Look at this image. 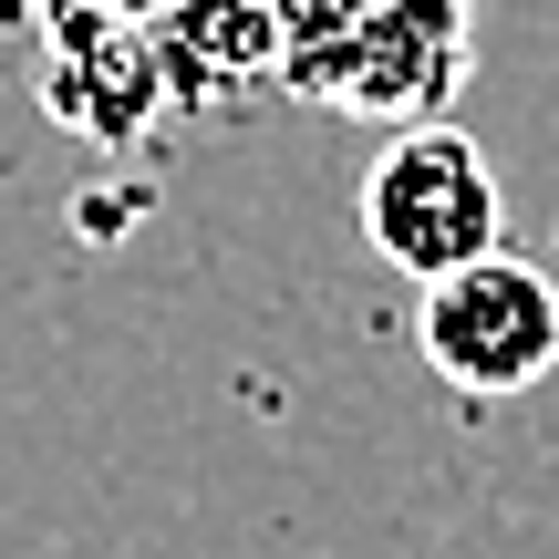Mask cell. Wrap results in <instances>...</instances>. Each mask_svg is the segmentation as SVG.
<instances>
[{
    "mask_svg": "<svg viewBox=\"0 0 559 559\" xmlns=\"http://www.w3.org/2000/svg\"><path fill=\"white\" fill-rule=\"evenodd\" d=\"M362 249L404 280H445L508 249V187L456 115L394 124V145L362 166Z\"/></svg>",
    "mask_w": 559,
    "mask_h": 559,
    "instance_id": "1",
    "label": "cell"
},
{
    "mask_svg": "<svg viewBox=\"0 0 559 559\" xmlns=\"http://www.w3.org/2000/svg\"><path fill=\"white\" fill-rule=\"evenodd\" d=\"M415 353L466 404L528 394V383L559 373V280L519 249H487L445 280H415Z\"/></svg>",
    "mask_w": 559,
    "mask_h": 559,
    "instance_id": "2",
    "label": "cell"
},
{
    "mask_svg": "<svg viewBox=\"0 0 559 559\" xmlns=\"http://www.w3.org/2000/svg\"><path fill=\"white\" fill-rule=\"evenodd\" d=\"M41 104H52V124H73L104 156H135L177 115L145 21H41Z\"/></svg>",
    "mask_w": 559,
    "mask_h": 559,
    "instance_id": "3",
    "label": "cell"
},
{
    "mask_svg": "<svg viewBox=\"0 0 559 559\" xmlns=\"http://www.w3.org/2000/svg\"><path fill=\"white\" fill-rule=\"evenodd\" d=\"M466 62H477L466 0H394V11L321 73L311 104H342V115H362V124H425V115L456 104Z\"/></svg>",
    "mask_w": 559,
    "mask_h": 559,
    "instance_id": "4",
    "label": "cell"
},
{
    "mask_svg": "<svg viewBox=\"0 0 559 559\" xmlns=\"http://www.w3.org/2000/svg\"><path fill=\"white\" fill-rule=\"evenodd\" d=\"M145 32H156V73L177 115H239L260 94H290L270 0H166Z\"/></svg>",
    "mask_w": 559,
    "mask_h": 559,
    "instance_id": "5",
    "label": "cell"
},
{
    "mask_svg": "<svg viewBox=\"0 0 559 559\" xmlns=\"http://www.w3.org/2000/svg\"><path fill=\"white\" fill-rule=\"evenodd\" d=\"M280 11V62H290V94H321V73H332L342 52H353L362 32H373L394 0H270Z\"/></svg>",
    "mask_w": 559,
    "mask_h": 559,
    "instance_id": "6",
    "label": "cell"
},
{
    "mask_svg": "<svg viewBox=\"0 0 559 559\" xmlns=\"http://www.w3.org/2000/svg\"><path fill=\"white\" fill-rule=\"evenodd\" d=\"M41 21H156L166 0H32Z\"/></svg>",
    "mask_w": 559,
    "mask_h": 559,
    "instance_id": "7",
    "label": "cell"
}]
</instances>
